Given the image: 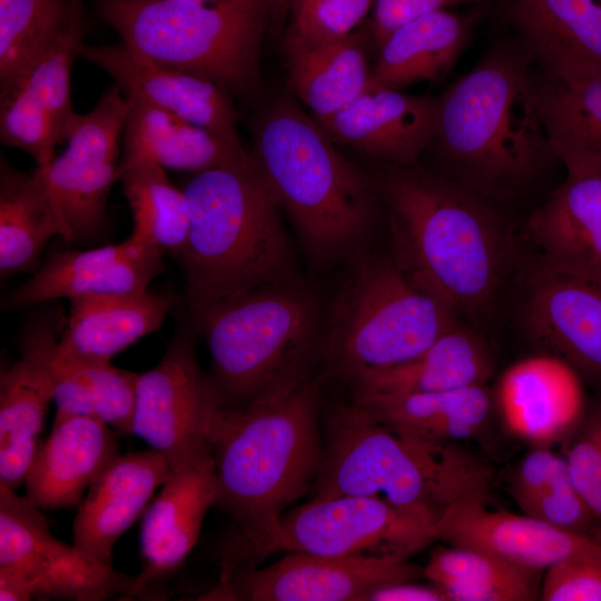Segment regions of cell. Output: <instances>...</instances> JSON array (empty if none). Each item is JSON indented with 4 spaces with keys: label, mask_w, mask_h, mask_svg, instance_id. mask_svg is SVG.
Here are the masks:
<instances>
[{
    "label": "cell",
    "mask_w": 601,
    "mask_h": 601,
    "mask_svg": "<svg viewBox=\"0 0 601 601\" xmlns=\"http://www.w3.org/2000/svg\"><path fill=\"white\" fill-rule=\"evenodd\" d=\"M533 60L502 41L441 95L428 167L499 204L522 195L555 158L532 89Z\"/></svg>",
    "instance_id": "obj_3"
},
{
    "label": "cell",
    "mask_w": 601,
    "mask_h": 601,
    "mask_svg": "<svg viewBox=\"0 0 601 601\" xmlns=\"http://www.w3.org/2000/svg\"><path fill=\"white\" fill-rule=\"evenodd\" d=\"M65 28L50 47L0 90V140L28 152L46 167L79 115L70 99L73 62L85 46V0H69Z\"/></svg>",
    "instance_id": "obj_14"
},
{
    "label": "cell",
    "mask_w": 601,
    "mask_h": 601,
    "mask_svg": "<svg viewBox=\"0 0 601 601\" xmlns=\"http://www.w3.org/2000/svg\"><path fill=\"white\" fill-rule=\"evenodd\" d=\"M495 401L506 430L536 445L565 436L585 410L581 375L550 352L509 366L500 377Z\"/></svg>",
    "instance_id": "obj_22"
},
{
    "label": "cell",
    "mask_w": 601,
    "mask_h": 601,
    "mask_svg": "<svg viewBox=\"0 0 601 601\" xmlns=\"http://www.w3.org/2000/svg\"><path fill=\"white\" fill-rule=\"evenodd\" d=\"M327 306L325 374L352 381L362 372L406 362L459 322L391 253L357 254Z\"/></svg>",
    "instance_id": "obj_9"
},
{
    "label": "cell",
    "mask_w": 601,
    "mask_h": 601,
    "mask_svg": "<svg viewBox=\"0 0 601 601\" xmlns=\"http://www.w3.org/2000/svg\"><path fill=\"white\" fill-rule=\"evenodd\" d=\"M69 8V0H0V90L50 47Z\"/></svg>",
    "instance_id": "obj_40"
},
{
    "label": "cell",
    "mask_w": 601,
    "mask_h": 601,
    "mask_svg": "<svg viewBox=\"0 0 601 601\" xmlns=\"http://www.w3.org/2000/svg\"><path fill=\"white\" fill-rule=\"evenodd\" d=\"M423 572L449 601H530L539 591L540 572L463 546L436 548Z\"/></svg>",
    "instance_id": "obj_37"
},
{
    "label": "cell",
    "mask_w": 601,
    "mask_h": 601,
    "mask_svg": "<svg viewBox=\"0 0 601 601\" xmlns=\"http://www.w3.org/2000/svg\"><path fill=\"white\" fill-rule=\"evenodd\" d=\"M223 408L213 377L198 365L191 336L181 329L161 361L138 374L131 432L173 471L211 447Z\"/></svg>",
    "instance_id": "obj_11"
},
{
    "label": "cell",
    "mask_w": 601,
    "mask_h": 601,
    "mask_svg": "<svg viewBox=\"0 0 601 601\" xmlns=\"http://www.w3.org/2000/svg\"><path fill=\"white\" fill-rule=\"evenodd\" d=\"M352 402L384 425L450 442L475 435L492 407L485 385L431 393L354 394Z\"/></svg>",
    "instance_id": "obj_33"
},
{
    "label": "cell",
    "mask_w": 601,
    "mask_h": 601,
    "mask_svg": "<svg viewBox=\"0 0 601 601\" xmlns=\"http://www.w3.org/2000/svg\"><path fill=\"white\" fill-rule=\"evenodd\" d=\"M21 354L49 378L57 412L92 416L120 434H132L137 373L71 354L51 325L42 322L26 329Z\"/></svg>",
    "instance_id": "obj_23"
},
{
    "label": "cell",
    "mask_w": 601,
    "mask_h": 601,
    "mask_svg": "<svg viewBox=\"0 0 601 601\" xmlns=\"http://www.w3.org/2000/svg\"><path fill=\"white\" fill-rule=\"evenodd\" d=\"M536 268L601 283V171L568 174L529 216Z\"/></svg>",
    "instance_id": "obj_24"
},
{
    "label": "cell",
    "mask_w": 601,
    "mask_h": 601,
    "mask_svg": "<svg viewBox=\"0 0 601 601\" xmlns=\"http://www.w3.org/2000/svg\"><path fill=\"white\" fill-rule=\"evenodd\" d=\"M481 1L484 0H374L368 35L378 49L397 27L410 20L452 4Z\"/></svg>",
    "instance_id": "obj_44"
},
{
    "label": "cell",
    "mask_w": 601,
    "mask_h": 601,
    "mask_svg": "<svg viewBox=\"0 0 601 601\" xmlns=\"http://www.w3.org/2000/svg\"><path fill=\"white\" fill-rule=\"evenodd\" d=\"M0 566L23 573L39 599L128 598L135 583V577L125 575L73 544L56 539L41 509L3 484H0Z\"/></svg>",
    "instance_id": "obj_13"
},
{
    "label": "cell",
    "mask_w": 601,
    "mask_h": 601,
    "mask_svg": "<svg viewBox=\"0 0 601 601\" xmlns=\"http://www.w3.org/2000/svg\"><path fill=\"white\" fill-rule=\"evenodd\" d=\"M80 56L109 75L125 95L136 96L240 144L233 96L220 86L155 62L121 41L107 46L85 45Z\"/></svg>",
    "instance_id": "obj_18"
},
{
    "label": "cell",
    "mask_w": 601,
    "mask_h": 601,
    "mask_svg": "<svg viewBox=\"0 0 601 601\" xmlns=\"http://www.w3.org/2000/svg\"><path fill=\"white\" fill-rule=\"evenodd\" d=\"M374 0H290L284 50L314 46L354 32Z\"/></svg>",
    "instance_id": "obj_41"
},
{
    "label": "cell",
    "mask_w": 601,
    "mask_h": 601,
    "mask_svg": "<svg viewBox=\"0 0 601 601\" xmlns=\"http://www.w3.org/2000/svg\"><path fill=\"white\" fill-rule=\"evenodd\" d=\"M60 236L70 242L41 179L0 160V273L9 276L36 267L48 240Z\"/></svg>",
    "instance_id": "obj_34"
},
{
    "label": "cell",
    "mask_w": 601,
    "mask_h": 601,
    "mask_svg": "<svg viewBox=\"0 0 601 601\" xmlns=\"http://www.w3.org/2000/svg\"><path fill=\"white\" fill-rule=\"evenodd\" d=\"M334 144L315 118L283 98L259 119L252 154L316 270L366 250L385 218L372 174Z\"/></svg>",
    "instance_id": "obj_4"
},
{
    "label": "cell",
    "mask_w": 601,
    "mask_h": 601,
    "mask_svg": "<svg viewBox=\"0 0 601 601\" xmlns=\"http://www.w3.org/2000/svg\"><path fill=\"white\" fill-rule=\"evenodd\" d=\"M440 516L372 496L313 497L282 518L277 531L253 552L243 570L279 551L408 559L436 540Z\"/></svg>",
    "instance_id": "obj_10"
},
{
    "label": "cell",
    "mask_w": 601,
    "mask_h": 601,
    "mask_svg": "<svg viewBox=\"0 0 601 601\" xmlns=\"http://www.w3.org/2000/svg\"><path fill=\"white\" fill-rule=\"evenodd\" d=\"M289 86L316 120H323L353 101L371 80L363 40L358 33L285 50Z\"/></svg>",
    "instance_id": "obj_35"
},
{
    "label": "cell",
    "mask_w": 601,
    "mask_h": 601,
    "mask_svg": "<svg viewBox=\"0 0 601 601\" xmlns=\"http://www.w3.org/2000/svg\"><path fill=\"white\" fill-rule=\"evenodd\" d=\"M171 473L157 451L116 456L95 479L73 521V545L91 559L111 565L118 539L147 509L156 489Z\"/></svg>",
    "instance_id": "obj_25"
},
{
    "label": "cell",
    "mask_w": 601,
    "mask_h": 601,
    "mask_svg": "<svg viewBox=\"0 0 601 601\" xmlns=\"http://www.w3.org/2000/svg\"><path fill=\"white\" fill-rule=\"evenodd\" d=\"M128 114L119 166L149 160L164 168L201 173L254 162L242 144L227 140L136 96L125 95Z\"/></svg>",
    "instance_id": "obj_28"
},
{
    "label": "cell",
    "mask_w": 601,
    "mask_h": 601,
    "mask_svg": "<svg viewBox=\"0 0 601 601\" xmlns=\"http://www.w3.org/2000/svg\"><path fill=\"white\" fill-rule=\"evenodd\" d=\"M33 597V588L23 573L13 568L0 566L1 601H27Z\"/></svg>",
    "instance_id": "obj_46"
},
{
    "label": "cell",
    "mask_w": 601,
    "mask_h": 601,
    "mask_svg": "<svg viewBox=\"0 0 601 601\" xmlns=\"http://www.w3.org/2000/svg\"><path fill=\"white\" fill-rule=\"evenodd\" d=\"M421 570L393 555L290 552L264 569L239 570L208 599L250 601H366L381 588L414 581Z\"/></svg>",
    "instance_id": "obj_15"
},
{
    "label": "cell",
    "mask_w": 601,
    "mask_h": 601,
    "mask_svg": "<svg viewBox=\"0 0 601 601\" xmlns=\"http://www.w3.org/2000/svg\"><path fill=\"white\" fill-rule=\"evenodd\" d=\"M493 470L450 441H433L373 420L355 403L327 417L314 497L372 496L443 514L471 499H489Z\"/></svg>",
    "instance_id": "obj_6"
},
{
    "label": "cell",
    "mask_w": 601,
    "mask_h": 601,
    "mask_svg": "<svg viewBox=\"0 0 601 601\" xmlns=\"http://www.w3.org/2000/svg\"><path fill=\"white\" fill-rule=\"evenodd\" d=\"M492 372L487 344L459 321L413 358L362 372L349 383L354 394L431 393L485 385Z\"/></svg>",
    "instance_id": "obj_29"
},
{
    "label": "cell",
    "mask_w": 601,
    "mask_h": 601,
    "mask_svg": "<svg viewBox=\"0 0 601 601\" xmlns=\"http://www.w3.org/2000/svg\"><path fill=\"white\" fill-rule=\"evenodd\" d=\"M543 601H601V562L583 559L560 561L545 571Z\"/></svg>",
    "instance_id": "obj_43"
},
{
    "label": "cell",
    "mask_w": 601,
    "mask_h": 601,
    "mask_svg": "<svg viewBox=\"0 0 601 601\" xmlns=\"http://www.w3.org/2000/svg\"><path fill=\"white\" fill-rule=\"evenodd\" d=\"M565 462L573 485L601 530V400L584 411Z\"/></svg>",
    "instance_id": "obj_42"
},
{
    "label": "cell",
    "mask_w": 601,
    "mask_h": 601,
    "mask_svg": "<svg viewBox=\"0 0 601 601\" xmlns=\"http://www.w3.org/2000/svg\"><path fill=\"white\" fill-rule=\"evenodd\" d=\"M600 2H601V0H600Z\"/></svg>",
    "instance_id": "obj_49"
},
{
    "label": "cell",
    "mask_w": 601,
    "mask_h": 601,
    "mask_svg": "<svg viewBox=\"0 0 601 601\" xmlns=\"http://www.w3.org/2000/svg\"><path fill=\"white\" fill-rule=\"evenodd\" d=\"M245 406L224 407L211 439L214 505L238 526L223 552V578L243 570L278 529L282 511L313 487L323 457L318 426L321 384Z\"/></svg>",
    "instance_id": "obj_2"
},
{
    "label": "cell",
    "mask_w": 601,
    "mask_h": 601,
    "mask_svg": "<svg viewBox=\"0 0 601 601\" xmlns=\"http://www.w3.org/2000/svg\"><path fill=\"white\" fill-rule=\"evenodd\" d=\"M477 14L437 10L397 27L378 48L375 85L401 90L443 79L469 43Z\"/></svg>",
    "instance_id": "obj_31"
},
{
    "label": "cell",
    "mask_w": 601,
    "mask_h": 601,
    "mask_svg": "<svg viewBox=\"0 0 601 601\" xmlns=\"http://www.w3.org/2000/svg\"><path fill=\"white\" fill-rule=\"evenodd\" d=\"M487 500L471 497L450 506L436 523L435 539L538 572L563 560L601 562V540L526 514L489 510Z\"/></svg>",
    "instance_id": "obj_16"
},
{
    "label": "cell",
    "mask_w": 601,
    "mask_h": 601,
    "mask_svg": "<svg viewBox=\"0 0 601 601\" xmlns=\"http://www.w3.org/2000/svg\"><path fill=\"white\" fill-rule=\"evenodd\" d=\"M441 96H413L373 83L331 117L317 120L333 141L377 162H420L437 129Z\"/></svg>",
    "instance_id": "obj_17"
},
{
    "label": "cell",
    "mask_w": 601,
    "mask_h": 601,
    "mask_svg": "<svg viewBox=\"0 0 601 601\" xmlns=\"http://www.w3.org/2000/svg\"><path fill=\"white\" fill-rule=\"evenodd\" d=\"M510 491L523 514L593 536L591 532L597 528L595 522L572 483L565 457L546 445H536L522 459L511 480Z\"/></svg>",
    "instance_id": "obj_38"
},
{
    "label": "cell",
    "mask_w": 601,
    "mask_h": 601,
    "mask_svg": "<svg viewBox=\"0 0 601 601\" xmlns=\"http://www.w3.org/2000/svg\"><path fill=\"white\" fill-rule=\"evenodd\" d=\"M162 256L161 250L134 233L114 245L56 252L14 289L9 302L29 306L61 297L145 292L164 270Z\"/></svg>",
    "instance_id": "obj_21"
},
{
    "label": "cell",
    "mask_w": 601,
    "mask_h": 601,
    "mask_svg": "<svg viewBox=\"0 0 601 601\" xmlns=\"http://www.w3.org/2000/svg\"><path fill=\"white\" fill-rule=\"evenodd\" d=\"M327 306L307 279L253 288L191 319L226 408L287 393L323 361Z\"/></svg>",
    "instance_id": "obj_7"
},
{
    "label": "cell",
    "mask_w": 601,
    "mask_h": 601,
    "mask_svg": "<svg viewBox=\"0 0 601 601\" xmlns=\"http://www.w3.org/2000/svg\"><path fill=\"white\" fill-rule=\"evenodd\" d=\"M506 17L539 69L563 78L601 72L600 0H509Z\"/></svg>",
    "instance_id": "obj_27"
},
{
    "label": "cell",
    "mask_w": 601,
    "mask_h": 601,
    "mask_svg": "<svg viewBox=\"0 0 601 601\" xmlns=\"http://www.w3.org/2000/svg\"><path fill=\"white\" fill-rule=\"evenodd\" d=\"M378 165L372 176L396 263L459 316L486 313L515 253L501 204L420 162Z\"/></svg>",
    "instance_id": "obj_1"
},
{
    "label": "cell",
    "mask_w": 601,
    "mask_h": 601,
    "mask_svg": "<svg viewBox=\"0 0 601 601\" xmlns=\"http://www.w3.org/2000/svg\"><path fill=\"white\" fill-rule=\"evenodd\" d=\"M523 313L535 342L601 384V283L535 268Z\"/></svg>",
    "instance_id": "obj_20"
},
{
    "label": "cell",
    "mask_w": 601,
    "mask_h": 601,
    "mask_svg": "<svg viewBox=\"0 0 601 601\" xmlns=\"http://www.w3.org/2000/svg\"><path fill=\"white\" fill-rule=\"evenodd\" d=\"M183 191L189 228L177 259L191 319L253 288L304 278L255 160L194 174Z\"/></svg>",
    "instance_id": "obj_5"
},
{
    "label": "cell",
    "mask_w": 601,
    "mask_h": 601,
    "mask_svg": "<svg viewBox=\"0 0 601 601\" xmlns=\"http://www.w3.org/2000/svg\"><path fill=\"white\" fill-rule=\"evenodd\" d=\"M372 601H449L436 585H421L413 581L394 583L375 591Z\"/></svg>",
    "instance_id": "obj_45"
},
{
    "label": "cell",
    "mask_w": 601,
    "mask_h": 601,
    "mask_svg": "<svg viewBox=\"0 0 601 601\" xmlns=\"http://www.w3.org/2000/svg\"><path fill=\"white\" fill-rule=\"evenodd\" d=\"M534 101L568 174L601 171V72L563 78L532 71Z\"/></svg>",
    "instance_id": "obj_30"
},
{
    "label": "cell",
    "mask_w": 601,
    "mask_h": 601,
    "mask_svg": "<svg viewBox=\"0 0 601 601\" xmlns=\"http://www.w3.org/2000/svg\"><path fill=\"white\" fill-rule=\"evenodd\" d=\"M290 0H269V24L277 26L287 18Z\"/></svg>",
    "instance_id": "obj_47"
},
{
    "label": "cell",
    "mask_w": 601,
    "mask_h": 601,
    "mask_svg": "<svg viewBox=\"0 0 601 601\" xmlns=\"http://www.w3.org/2000/svg\"><path fill=\"white\" fill-rule=\"evenodd\" d=\"M119 455L114 430L99 418L57 412L26 479L27 497L41 510L79 505L102 470Z\"/></svg>",
    "instance_id": "obj_26"
},
{
    "label": "cell",
    "mask_w": 601,
    "mask_h": 601,
    "mask_svg": "<svg viewBox=\"0 0 601 601\" xmlns=\"http://www.w3.org/2000/svg\"><path fill=\"white\" fill-rule=\"evenodd\" d=\"M127 114V98L114 85L89 112L79 115L66 149L33 171L48 190L70 242L92 237L102 228L109 191L118 180Z\"/></svg>",
    "instance_id": "obj_12"
},
{
    "label": "cell",
    "mask_w": 601,
    "mask_h": 601,
    "mask_svg": "<svg viewBox=\"0 0 601 601\" xmlns=\"http://www.w3.org/2000/svg\"><path fill=\"white\" fill-rule=\"evenodd\" d=\"M70 304L59 337L62 347L87 361L111 363L118 353L161 325L173 298L145 290L75 297Z\"/></svg>",
    "instance_id": "obj_32"
},
{
    "label": "cell",
    "mask_w": 601,
    "mask_h": 601,
    "mask_svg": "<svg viewBox=\"0 0 601 601\" xmlns=\"http://www.w3.org/2000/svg\"><path fill=\"white\" fill-rule=\"evenodd\" d=\"M198 1H215V0H198Z\"/></svg>",
    "instance_id": "obj_48"
},
{
    "label": "cell",
    "mask_w": 601,
    "mask_h": 601,
    "mask_svg": "<svg viewBox=\"0 0 601 601\" xmlns=\"http://www.w3.org/2000/svg\"><path fill=\"white\" fill-rule=\"evenodd\" d=\"M216 472L211 447L173 470L144 512L140 530L142 571L128 595L139 597L173 573L197 542L206 512L214 505Z\"/></svg>",
    "instance_id": "obj_19"
},
{
    "label": "cell",
    "mask_w": 601,
    "mask_h": 601,
    "mask_svg": "<svg viewBox=\"0 0 601 601\" xmlns=\"http://www.w3.org/2000/svg\"><path fill=\"white\" fill-rule=\"evenodd\" d=\"M117 178L131 210L132 233L177 258L189 228L184 191L170 183L164 167L149 160L119 166Z\"/></svg>",
    "instance_id": "obj_39"
},
{
    "label": "cell",
    "mask_w": 601,
    "mask_h": 601,
    "mask_svg": "<svg viewBox=\"0 0 601 601\" xmlns=\"http://www.w3.org/2000/svg\"><path fill=\"white\" fill-rule=\"evenodd\" d=\"M96 0L100 18L132 51L207 79L231 96L259 88L269 0Z\"/></svg>",
    "instance_id": "obj_8"
},
{
    "label": "cell",
    "mask_w": 601,
    "mask_h": 601,
    "mask_svg": "<svg viewBox=\"0 0 601 601\" xmlns=\"http://www.w3.org/2000/svg\"><path fill=\"white\" fill-rule=\"evenodd\" d=\"M51 401L49 378L30 359L21 356L1 371L0 484L16 491L26 482Z\"/></svg>",
    "instance_id": "obj_36"
}]
</instances>
